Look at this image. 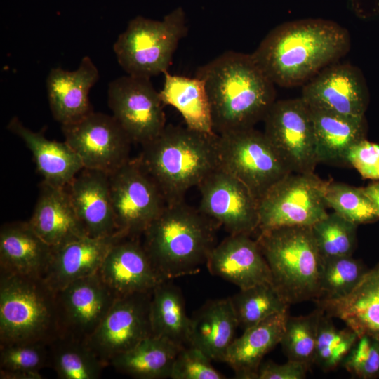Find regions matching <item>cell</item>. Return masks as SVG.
I'll return each mask as SVG.
<instances>
[{"label": "cell", "instance_id": "52a82bcc", "mask_svg": "<svg viewBox=\"0 0 379 379\" xmlns=\"http://www.w3.org/2000/svg\"><path fill=\"white\" fill-rule=\"evenodd\" d=\"M187 31L185 15L180 8L162 20L138 16L119 34L113 50L127 74L151 79L168 70Z\"/></svg>", "mask_w": 379, "mask_h": 379}, {"label": "cell", "instance_id": "277c9868", "mask_svg": "<svg viewBox=\"0 0 379 379\" xmlns=\"http://www.w3.org/2000/svg\"><path fill=\"white\" fill-rule=\"evenodd\" d=\"M216 225L185 201L167 204L143 232L142 244L164 280L194 274L215 246Z\"/></svg>", "mask_w": 379, "mask_h": 379}, {"label": "cell", "instance_id": "484cf974", "mask_svg": "<svg viewBox=\"0 0 379 379\" xmlns=\"http://www.w3.org/2000/svg\"><path fill=\"white\" fill-rule=\"evenodd\" d=\"M7 128L32 152L44 182L65 187L84 168L80 159L65 141L49 140L43 133L27 128L16 117L9 121Z\"/></svg>", "mask_w": 379, "mask_h": 379}, {"label": "cell", "instance_id": "9a60e30c", "mask_svg": "<svg viewBox=\"0 0 379 379\" xmlns=\"http://www.w3.org/2000/svg\"><path fill=\"white\" fill-rule=\"evenodd\" d=\"M199 210L230 234L258 230V200L248 187L220 166L199 185Z\"/></svg>", "mask_w": 379, "mask_h": 379}, {"label": "cell", "instance_id": "f546056e", "mask_svg": "<svg viewBox=\"0 0 379 379\" xmlns=\"http://www.w3.org/2000/svg\"><path fill=\"white\" fill-rule=\"evenodd\" d=\"M164 81L159 91L164 105H171L182 115L188 128L206 133H215L209 98L204 80L194 77L164 72Z\"/></svg>", "mask_w": 379, "mask_h": 379}, {"label": "cell", "instance_id": "603a6c76", "mask_svg": "<svg viewBox=\"0 0 379 379\" xmlns=\"http://www.w3.org/2000/svg\"><path fill=\"white\" fill-rule=\"evenodd\" d=\"M314 302L326 315L340 319L359 336L379 340V263L368 269L347 295Z\"/></svg>", "mask_w": 379, "mask_h": 379}, {"label": "cell", "instance_id": "4dcf8cb0", "mask_svg": "<svg viewBox=\"0 0 379 379\" xmlns=\"http://www.w3.org/2000/svg\"><path fill=\"white\" fill-rule=\"evenodd\" d=\"M182 348L166 338L152 335L114 358L109 366L139 379L170 378L174 361Z\"/></svg>", "mask_w": 379, "mask_h": 379}, {"label": "cell", "instance_id": "9c48e42d", "mask_svg": "<svg viewBox=\"0 0 379 379\" xmlns=\"http://www.w3.org/2000/svg\"><path fill=\"white\" fill-rule=\"evenodd\" d=\"M327 182L314 173H290L258 201L260 231L280 227H311L328 213Z\"/></svg>", "mask_w": 379, "mask_h": 379}, {"label": "cell", "instance_id": "d4e9b609", "mask_svg": "<svg viewBox=\"0 0 379 379\" xmlns=\"http://www.w3.org/2000/svg\"><path fill=\"white\" fill-rule=\"evenodd\" d=\"M53 248L29 222H13L0 230V272L43 277Z\"/></svg>", "mask_w": 379, "mask_h": 379}, {"label": "cell", "instance_id": "5bb4252c", "mask_svg": "<svg viewBox=\"0 0 379 379\" xmlns=\"http://www.w3.org/2000/svg\"><path fill=\"white\" fill-rule=\"evenodd\" d=\"M152 292L136 293L117 298L86 341L105 366L114 358L152 335Z\"/></svg>", "mask_w": 379, "mask_h": 379}, {"label": "cell", "instance_id": "6da1fadb", "mask_svg": "<svg viewBox=\"0 0 379 379\" xmlns=\"http://www.w3.org/2000/svg\"><path fill=\"white\" fill-rule=\"evenodd\" d=\"M350 48V36L339 24L320 18L282 23L251 53L274 85L302 84L335 63Z\"/></svg>", "mask_w": 379, "mask_h": 379}, {"label": "cell", "instance_id": "e0dca14e", "mask_svg": "<svg viewBox=\"0 0 379 379\" xmlns=\"http://www.w3.org/2000/svg\"><path fill=\"white\" fill-rule=\"evenodd\" d=\"M301 98L311 107L350 116H364L368 103L361 72L347 63L321 70L304 86Z\"/></svg>", "mask_w": 379, "mask_h": 379}, {"label": "cell", "instance_id": "d6986e66", "mask_svg": "<svg viewBox=\"0 0 379 379\" xmlns=\"http://www.w3.org/2000/svg\"><path fill=\"white\" fill-rule=\"evenodd\" d=\"M206 264L211 274L239 289L272 284L270 267L259 245L248 234H230L214 246Z\"/></svg>", "mask_w": 379, "mask_h": 379}, {"label": "cell", "instance_id": "836d02e7", "mask_svg": "<svg viewBox=\"0 0 379 379\" xmlns=\"http://www.w3.org/2000/svg\"><path fill=\"white\" fill-rule=\"evenodd\" d=\"M230 300L239 326L244 331L276 314L288 310L290 306L270 283L239 289Z\"/></svg>", "mask_w": 379, "mask_h": 379}, {"label": "cell", "instance_id": "7402d4cb", "mask_svg": "<svg viewBox=\"0 0 379 379\" xmlns=\"http://www.w3.org/2000/svg\"><path fill=\"white\" fill-rule=\"evenodd\" d=\"M121 234L104 237L84 236L53 248L43 279L55 292L73 281L96 274Z\"/></svg>", "mask_w": 379, "mask_h": 379}, {"label": "cell", "instance_id": "30bf717a", "mask_svg": "<svg viewBox=\"0 0 379 379\" xmlns=\"http://www.w3.org/2000/svg\"><path fill=\"white\" fill-rule=\"evenodd\" d=\"M109 181L118 232L138 237L167 205L160 188L138 158L109 173Z\"/></svg>", "mask_w": 379, "mask_h": 379}, {"label": "cell", "instance_id": "74e56055", "mask_svg": "<svg viewBox=\"0 0 379 379\" xmlns=\"http://www.w3.org/2000/svg\"><path fill=\"white\" fill-rule=\"evenodd\" d=\"M359 338L349 327L337 328L331 317L321 314L317 328L314 364L324 372L331 371L341 365Z\"/></svg>", "mask_w": 379, "mask_h": 379}, {"label": "cell", "instance_id": "ab89813d", "mask_svg": "<svg viewBox=\"0 0 379 379\" xmlns=\"http://www.w3.org/2000/svg\"><path fill=\"white\" fill-rule=\"evenodd\" d=\"M367 270L364 263L352 255L322 260L320 294L317 300L337 299L347 295Z\"/></svg>", "mask_w": 379, "mask_h": 379}, {"label": "cell", "instance_id": "8fae6325", "mask_svg": "<svg viewBox=\"0 0 379 379\" xmlns=\"http://www.w3.org/2000/svg\"><path fill=\"white\" fill-rule=\"evenodd\" d=\"M264 133L292 173H314L318 163L309 105L300 97L275 100L263 120Z\"/></svg>", "mask_w": 379, "mask_h": 379}, {"label": "cell", "instance_id": "d6a6232c", "mask_svg": "<svg viewBox=\"0 0 379 379\" xmlns=\"http://www.w3.org/2000/svg\"><path fill=\"white\" fill-rule=\"evenodd\" d=\"M51 364L61 379H97L105 366L86 343L58 337L49 344Z\"/></svg>", "mask_w": 379, "mask_h": 379}, {"label": "cell", "instance_id": "bcb514c9", "mask_svg": "<svg viewBox=\"0 0 379 379\" xmlns=\"http://www.w3.org/2000/svg\"><path fill=\"white\" fill-rule=\"evenodd\" d=\"M364 189L373 201L379 218V181L372 183Z\"/></svg>", "mask_w": 379, "mask_h": 379}, {"label": "cell", "instance_id": "ee69618b", "mask_svg": "<svg viewBox=\"0 0 379 379\" xmlns=\"http://www.w3.org/2000/svg\"><path fill=\"white\" fill-rule=\"evenodd\" d=\"M310 368L305 364L288 360L284 364L272 361L262 362L255 379H304Z\"/></svg>", "mask_w": 379, "mask_h": 379}, {"label": "cell", "instance_id": "7bdbcfd3", "mask_svg": "<svg viewBox=\"0 0 379 379\" xmlns=\"http://www.w3.org/2000/svg\"><path fill=\"white\" fill-rule=\"evenodd\" d=\"M347 164L364 178L379 180V144L366 139L357 142L350 149Z\"/></svg>", "mask_w": 379, "mask_h": 379}, {"label": "cell", "instance_id": "8992f818", "mask_svg": "<svg viewBox=\"0 0 379 379\" xmlns=\"http://www.w3.org/2000/svg\"><path fill=\"white\" fill-rule=\"evenodd\" d=\"M58 337L55 292L43 277L0 272V345Z\"/></svg>", "mask_w": 379, "mask_h": 379}, {"label": "cell", "instance_id": "44dd1931", "mask_svg": "<svg viewBox=\"0 0 379 379\" xmlns=\"http://www.w3.org/2000/svg\"><path fill=\"white\" fill-rule=\"evenodd\" d=\"M99 79V71L86 55L75 70L52 68L46 78V91L53 117L62 125L79 121L93 112L89 91Z\"/></svg>", "mask_w": 379, "mask_h": 379}, {"label": "cell", "instance_id": "ac0fdd59", "mask_svg": "<svg viewBox=\"0 0 379 379\" xmlns=\"http://www.w3.org/2000/svg\"><path fill=\"white\" fill-rule=\"evenodd\" d=\"M117 298L152 291L165 281L137 237H123L107 252L98 272Z\"/></svg>", "mask_w": 379, "mask_h": 379}, {"label": "cell", "instance_id": "83f0119b", "mask_svg": "<svg viewBox=\"0 0 379 379\" xmlns=\"http://www.w3.org/2000/svg\"><path fill=\"white\" fill-rule=\"evenodd\" d=\"M288 315V310L276 314L235 338L224 362L234 370L237 378H256L264 357L280 343Z\"/></svg>", "mask_w": 379, "mask_h": 379}, {"label": "cell", "instance_id": "f35d334b", "mask_svg": "<svg viewBox=\"0 0 379 379\" xmlns=\"http://www.w3.org/2000/svg\"><path fill=\"white\" fill-rule=\"evenodd\" d=\"M324 199L328 207L357 225L372 222L379 218L375 207L364 187L327 182Z\"/></svg>", "mask_w": 379, "mask_h": 379}, {"label": "cell", "instance_id": "f6af8a7d", "mask_svg": "<svg viewBox=\"0 0 379 379\" xmlns=\"http://www.w3.org/2000/svg\"><path fill=\"white\" fill-rule=\"evenodd\" d=\"M361 11L379 15V0H354Z\"/></svg>", "mask_w": 379, "mask_h": 379}, {"label": "cell", "instance_id": "3957f363", "mask_svg": "<svg viewBox=\"0 0 379 379\" xmlns=\"http://www.w3.org/2000/svg\"><path fill=\"white\" fill-rule=\"evenodd\" d=\"M138 159L167 204L182 201L190 189L219 167L218 135L166 125L157 137L142 145Z\"/></svg>", "mask_w": 379, "mask_h": 379}, {"label": "cell", "instance_id": "d590c367", "mask_svg": "<svg viewBox=\"0 0 379 379\" xmlns=\"http://www.w3.org/2000/svg\"><path fill=\"white\" fill-rule=\"evenodd\" d=\"M357 225L335 212L328 213L311 226L322 260L352 255L357 246Z\"/></svg>", "mask_w": 379, "mask_h": 379}, {"label": "cell", "instance_id": "7a4b0ae2", "mask_svg": "<svg viewBox=\"0 0 379 379\" xmlns=\"http://www.w3.org/2000/svg\"><path fill=\"white\" fill-rule=\"evenodd\" d=\"M206 84L217 135L253 128L275 102L274 84L251 54L224 52L199 67Z\"/></svg>", "mask_w": 379, "mask_h": 379}, {"label": "cell", "instance_id": "1f68e13d", "mask_svg": "<svg viewBox=\"0 0 379 379\" xmlns=\"http://www.w3.org/2000/svg\"><path fill=\"white\" fill-rule=\"evenodd\" d=\"M150 319L153 335L188 346L190 318L180 290L170 280L163 281L152 290Z\"/></svg>", "mask_w": 379, "mask_h": 379}, {"label": "cell", "instance_id": "ffe728a7", "mask_svg": "<svg viewBox=\"0 0 379 379\" xmlns=\"http://www.w3.org/2000/svg\"><path fill=\"white\" fill-rule=\"evenodd\" d=\"M65 188L86 236L120 234L115 222L109 173L84 168Z\"/></svg>", "mask_w": 379, "mask_h": 379}, {"label": "cell", "instance_id": "4316f807", "mask_svg": "<svg viewBox=\"0 0 379 379\" xmlns=\"http://www.w3.org/2000/svg\"><path fill=\"white\" fill-rule=\"evenodd\" d=\"M239 326L230 298L210 300L190 318L188 346L224 361Z\"/></svg>", "mask_w": 379, "mask_h": 379}, {"label": "cell", "instance_id": "4fadbf2b", "mask_svg": "<svg viewBox=\"0 0 379 379\" xmlns=\"http://www.w3.org/2000/svg\"><path fill=\"white\" fill-rule=\"evenodd\" d=\"M61 127L65 141L84 168L109 174L131 159L132 141L112 115L93 111Z\"/></svg>", "mask_w": 379, "mask_h": 379}, {"label": "cell", "instance_id": "cb8c5ba5", "mask_svg": "<svg viewBox=\"0 0 379 379\" xmlns=\"http://www.w3.org/2000/svg\"><path fill=\"white\" fill-rule=\"evenodd\" d=\"M28 222L36 234L53 248L86 236L66 188L44 181Z\"/></svg>", "mask_w": 379, "mask_h": 379}, {"label": "cell", "instance_id": "7c38bea8", "mask_svg": "<svg viewBox=\"0 0 379 379\" xmlns=\"http://www.w3.org/2000/svg\"><path fill=\"white\" fill-rule=\"evenodd\" d=\"M107 98L112 116L132 142L152 140L166 125L164 105L150 79L117 77L109 84Z\"/></svg>", "mask_w": 379, "mask_h": 379}, {"label": "cell", "instance_id": "60d3db41", "mask_svg": "<svg viewBox=\"0 0 379 379\" xmlns=\"http://www.w3.org/2000/svg\"><path fill=\"white\" fill-rule=\"evenodd\" d=\"M341 365L355 378H378L379 340L367 335L359 336Z\"/></svg>", "mask_w": 379, "mask_h": 379}, {"label": "cell", "instance_id": "2e32d148", "mask_svg": "<svg viewBox=\"0 0 379 379\" xmlns=\"http://www.w3.org/2000/svg\"><path fill=\"white\" fill-rule=\"evenodd\" d=\"M116 299L98 273L56 291L58 337L86 342Z\"/></svg>", "mask_w": 379, "mask_h": 379}, {"label": "cell", "instance_id": "e575fe53", "mask_svg": "<svg viewBox=\"0 0 379 379\" xmlns=\"http://www.w3.org/2000/svg\"><path fill=\"white\" fill-rule=\"evenodd\" d=\"M51 364L49 344L24 342L0 345L1 379H41L40 371Z\"/></svg>", "mask_w": 379, "mask_h": 379}, {"label": "cell", "instance_id": "b9f144b4", "mask_svg": "<svg viewBox=\"0 0 379 379\" xmlns=\"http://www.w3.org/2000/svg\"><path fill=\"white\" fill-rule=\"evenodd\" d=\"M211 359L192 346L183 347L178 354L171 373L172 379H224L225 375L211 364Z\"/></svg>", "mask_w": 379, "mask_h": 379}, {"label": "cell", "instance_id": "5b68a950", "mask_svg": "<svg viewBox=\"0 0 379 379\" xmlns=\"http://www.w3.org/2000/svg\"><path fill=\"white\" fill-rule=\"evenodd\" d=\"M256 241L270 267L272 285L289 305L319 298L322 258L311 227L261 230Z\"/></svg>", "mask_w": 379, "mask_h": 379}, {"label": "cell", "instance_id": "ba28073f", "mask_svg": "<svg viewBox=\"0 0 379 379\" xmlns=\"http://www.w3.org/2000/svg\"><path fill=\"white\" fill-rule=\"evenodd\" d=\"M219 166L244 183L259 201L292 173L264 132L254 127L218 135Z\"/></svg>", "mask_w": 379, "mask_h": 379}, {"label": "cell", "instance_id": "8d00e7d4", "mask_svg": "<svg viewBox=\"0 0 379 379\" xmlns=\"http://www.w3.org/2000/svg\"><path fill=\"white\" fill-rule=\"evenodd\" d=\"M324 311L317 307L312 312L298 317L288 315L280 344L288 360L314 364L317 328Z\"/></svg>", "mask_w": 379, "mask_h": 379}, {"label": "cell", "instance_id": "f1b7e54d", "mask_svg": "<svg viewBox=\"0 0 379 379\" xmlns=\"http://www.w3.org/2000/svg\"><path fill=\"white\" fill-rule=\"evenodd\" d=\"M310 108L314 128L318 163L347 164L350 149L366 139L364 116H350Z\"/></svg>", "mask_w": 379, "mask_h": 379}]
</instances>
